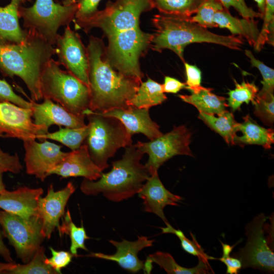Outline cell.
<instances>
[{"mask_svg": "<svg viewBox=\"0 0 274 274\" xmlns=\"http://www.w3.org/2000/svg\"><path fill=\"white\" fill-rule=\"evenodd\" d=\"M246 55L249 58L251 66L257 68L260 71L263 80L261 81L263 86L258 92L256 96L265 98L273 95L274 90V70L265 65L263 62L256 59L249 50H245Z\"/></svg>", "mask_w": 274, "mask_h": 274, "instance_id": "obj_35", "label": "cell"}, {"mask_svg": "<svg viewBox=\"0 0 274 274\" xmlns=\"http://www.w3.org/2000/svg\"><path fill=\"white\" fill-rule=\"evenodd\" d=\"M152 37L140 27L111 36L105 46L106 58L118 72L142 81L144 75L139 60L150 47Z\"/></svg>", "mask_w": 274, "mask_h": 274, "instance_id": "obj_9", "label": "cell"}, {"mask_svg": "<svg viewBox=\"0 0 274 274\" xmlns=\"http://www.w3.org/2000/svg\"><path fill=\"white\" fill-rule=\"evenodd\" d=\"M153 9L150 0L108 1L105 9L98 10L91 16L74 20L75 27L82 29L86 33L93 28H99L108 38L140 27L141 14Z\"/></svg>", "mask_w": 274, "mask_h": 274, "instance_id": "obj_7", "label": "cell"}, {"mask_svg": "<svg viewBox=\"0 0 274 274\" xmlns=\"http://www.w3.org/2000/svg\"><path fill=\"white\" fill-rule=\"evenodd\" d=\"M31 108L25 109L10 102H0V130L6 137L24 141L35 140L48 132L46 127L34 123Z\"/></svg>", "mask_w": 274, "mask_h": 274, "instance_id": "obj_14", "label": "cell"}, {"mask_svg": "<svg viewBox=\"0 0 274 274\" xmlns=\"http://www.w3.org/2000/svg\"><path fill=\"white\" fill-rule=\"evenodd\" d=\"M143 200L146 212L152 213L159 217L165 223L169 225L163 213L167 205L178 206L183 198L167 190L158 177V173L151 175L138 193Z\"/></svg>", "mask_w": 274, "mask_h": 274, "instance_id": "obj_19", "label": "cell"}, {"mask_svg": "<svg viewBox=\"0 0 274 274\" xmlns=\"http://www.w3.org/2000/svg\"><path fill=\"white\" fill-rule=\"evenodd\" d=\"M101 0H77L78 9L74 20H80L87 18L98 10V4Z\"/></svg>", "mask_w": 274, "mask_h": 274, "instance_id": "obj_44", "label": "cell"}, {"mask_svg": "<svg viewBox=\"0 0 274 274\" xmlns=\"http://www.w3.org/2000/svg\"><path fill=\"white\" fill-rule=\"evenodd\" d=\"M78 9L77 0H64L61 3L54 0H36L30 7L19 6L18 11L25 28L35 30L54 46L59 35L58 29L74 21Z\"/></svg>", "mask_w": 274, "mask_h": 274, "instance_id": "obj_8", "label": "cell"}, {"mask_svg": "<svg viewBox=\"0 0 274 274\" xmlns=\"http://www.w3.org/2000/svg\"><path fill=\"white\" fill-rule=\"evenodd\" d=\"M19 3L11 0L5 7L0 6L1 42L17 43L25 39L27 30H23L19 24Z\"/></svg>", "mask_w": 274, "mask_h": 274, "instance_id": "obj_24", "label": "cell"}, {"mask_svg": "<svg viewBox=\"0 0 274 274\" xmlns=\"http://www.w3.org/2000/svg\"><path fill=\"white\" fill-rule=\"evenodd\" d=\"M60 236L68 235L71 239L70 252L75 256H77V250L82 249L88 251L85 242L90 237L87 235L83 225L77 227L72 220L69 210L64 215L61 225L58 229Z\"/></svg>", "mask_w": 274, "mask_h": 274, "instance_id": "obj_32", "label": "cell"}, {"mask_svg": "<svg viewBox=\"0 0 274 274\" xmlns=\"http://www.w3.org/2000/svg\"><path fill=\"white\" fill-rule=\"evenodd\" d=\"M22 169V166L17 153L11 155L4 152L0 148V193L5 189L3 181V174L7 172L18 174Z\"/></svg>", "mask_w": 274, "mask_h": 274, "instance_id": "obj_38", "label": "cell"}, {"mask_svg": "<svg viewBox=\"0 0 274 274\" xmlns=\"http://www.w3.org/2000/svg\"><path fill=\"white\" fill-rule=\"evenodd\" d=\"M3 233L15 250L17 257L24 263L29 261L45 238L42 223L37 215L25 219L4 210L0 211Z\"/></svg>", "mask_w": 274, "mask_h": 274, "instance_id": "obj_10", "label": "cell"}, {"mask_svg": "<svg viewBox=\"0 0 274 274\" xmlns=\"http://www.w3.org/2000/svg\"><path fill=\"white\" fill-rule=\"evenodd\" d=\"M0 255L8 262H13L9 250L7 248L3 240L2 233L0 230Z\"/></svg>", "mask_w": 274, "mask_h": 274, "instance_id": "obj_47", "label": "cell"}, {"mask_svg": "<svg viewBox=\"0 0 274 274\" xmlns=\"http://www.w3.org/2000/svg\"><path fill=\"white\" fill-rule=\"evenodd\" d=\"M121 159L112 162V168L102 173L95 181L85 179L80 186L86 195H97L100 193L109 200L120 202L139 192L150 176L145 166L140 162L144 153L135 145L125 148Z\"/></svg>", "mask_w": 274, "mask_h": 274, "instance_id": "obj_4", "label": "cell"}, {"mask_svg": "<svg viewBox=\"0 0 274 274\" xmlns=\"http://www.w3.org/2000/svg\"><path fill=\"white\" fill-rule=\"evenodd\" d=\"M25 39L17 43L0 42V71L4 76H16L24 82L31 99H42L41 76L43 70L55 54V48L35 30L26 28Z\"/></svg>", "mask_w": 274, "mask_h": 274, "instance_id": "obj_2", "label": "cell"}, {"mask_svg": "<svg viewBox=\"0 0 274 274\" xmlns=\"http://www.w3.org/2000/svg\"><path fill=\"white\" fill-rule=\"evenodd\" d=\"M43 192L42 188L21 187L12 191L5 189L0 193V208L29 219L37 215L38 202Z\"/></svg>", "mask_w": 274, "mask_h": 274, "instance_id": "obj_21", "label": "cell"}, {"mask_svg": "<svg viewBox=\"0 0 274 274\" xmlns=\"http://www.w3.org/2000/svg\"><path fill=\"white\" fill-rule=\"evenodd\" d=\"M105 46L102 39L90 36L86 47L89 58V109L97 113L129 107L128 102L142 82L113 68L106 58Z\"/></svg>", "mask_w": 274, "mask_h": 274, "instance_id": "obj_1", "label": "cell"}, {"mask_svg": "<svg viewBox=\"0 0 274 274\" xmlns=\"http://www.w3.org/2000/svg\"><path fill=\"white\" fill-rule=\"evenodd\" d=\"M162 85V89L164 93H177L180 90L185 88V83H182L178 80L169 76L164 77V83Z\"/></svg>", "mask_w": 274, "mask_h": 274, "instance_id": "obj_45", "label": "cell"}, {"mask_svg": "<svg viewBox=\"0 0 274 274\" xmlns=\"http://www.w3.org/2000/svg\"><path fill=\"white\" fill-rule=\"evenodd\" d=\"M222 246L223 250V255L222 256H228L230 255V253L232 251V250L234 246L231 247L227 244H223L221 243Z\"/></svg>", "mask_w": 274, "mask_h": 274, "instance_id": "obj_50", "label": "cell"}, {"mask_svg": "<svg viewBox=\"0 0 274 274\" xmlns=\"http://www.w3.org/2000/svg\"><path fill=\"white\" fill-rule=\"evenodd\" d=\"M224 9L220 0H206L191 20L206 28L217 27L214 22L215 14Z\"/></svg>", "mask_w": 274, "mask_h": 274, "instance_id": "obj_36", "label": "cell"}, {"mask_svg": "<svg viewBox=\"0 0 274 274\" xmlns=\"http://www.w3.org/2000/svg\"><path fill=\"white\" fill-rule=\"evenodd\" d=\"M198 259V263L195 267L186 268L179 265L170 254L158 251L147 257L143 269L146 273H150L152 269V263L153 262L157 264L168 274L210 273L208 262L201 258Z\"/></svg>", "mask_w": 274, "mask_h": 274, "instance_id": "obj_25", "label": "cell"}, {"mask_svg": "<svg viewBox=\"0 0 274 274\" xmlns=\"http://www.w3.org/2000/svg\"><path fill=\"white\" fill-rule=\"evenodd\" d=\"M154 27L150 48L161 52L167 49L185 62L184 51L192 43H208L240 50L244 40L239 36H223L213 33L191 20V17L158 14L152 19Z\"/></svg>", "mask_w": 274, "mask_h": 274, "instance_id": "obj_3", "label": "cell"}, {"mask_svg": "<svg viewBox=\"0 0 274 274\" xmlns=\"http://www.w3.org/2000/svg\"><path fill=\"white\" fill-rule=\"evenodd\" d=\"M26 172L35 176L43 182L48 173L67 154L61 150V146L44 140L38 143L35 140L23 141Z\"/></svg>", "mask_w": 274, "mask_h": 274, "instance_id": "obj_15", "label": "cell"}, {"mask_svg": "<svg viewBox=\"0 0 274 274\" xmlns=\"http://www.w3.org/2000/svg\"><path fill=\"white\" fill-rule=\"evenodd\" d=\"M218 259L226 265V273L237 274L242 268V265L241 261L234 257H230L229 255L222 256V257Z\"/></svg>", "mask_w": 274, "mask_h": 274, "instance_id": "obj_46", "label": "cell"}, {"mask_svg": "<svg viewBox=\"0 0 274 274\" xmlns=\"http://www.w3.org/2000/svg\"><path fill=\"white\" fill-rule=\"evenodd\" d=\"M57 175L63 178L83 177L90 181L99 179L102 171L92 160L87 146L82 144L77 150L67 152L62 160L48 173V176Z\"/></svg>", "mask_w": 274, "mask_h": 274, "instance_id": "obj_17", "label": "cell"}, {"mask_svg": "<svg viewBox=\"0 0 274 274\" xmlns=\"http://www.w3.org/2000/svg\"><path fill=\"white\" fill-rule=\"evenodd\" d=\"M162 233H170L175 234L180 240L181 244L183 250L186 252L198 257L208 262L209 259H215L214 257H210L206 254L203 250L196 241L194 235L190 233L192 240L187 238L183 232L179 229L174 228L170 224L166 227L161 228Z\"/></svg>", "mask_w": 274, "mask_h": 274, "instance_id": "obj_37", "label": "cell"}, {"mask_svg": "<svg viewBox=\"0 0 274 274\" xmlns=\"http://www.w3.org/2000/svg\"><path fill=\"white\" fill-rule=\"evenodd\" d=\"M257 4L259 13L261 14L262 18H263L265 9V0H254Z\"/></svg>", "mask_w": 274, "mask_h": 274, "instance_id": "obj_49", "label": "cell"}, {"mask_svg": "<svg viewBox=\"0 0 274 274\" xmlns=\"http://www.w3.org/2000/svg\"><path fill=\"white\" fill-rule=\"evenodd\" d=\"M88 124L84 127L78 128L66 127L62 128L59 126L58 131L37 135V139L40 141L47 139L56 141L67 146L72 151H74L79 148L82 145L88 134Z\"/></svg>", "mask_w": 274, "mask_h": 274, "instance_id": "obj_30", "label": "cell"}, {"mask_svg": "<svg viewBox=\"0 0 274 274\" xmlns=\"http://www.w3.org/2000/svg\"><path fill=\"white\" fill-rule=\"evenodd\" d=\"M213 21L218 27L228 29L233 35L245 38L251 46L254 47L258 40L260 31L254 19H239L224 8L215 14Z\"/></svg>", "mask_w": 274, "mask_h": 274, "instance_id": "obj_23", "label": "cell"}, {"mask_svg": "<svg viewBox=\"0 0 274 274\" xmlns=\"http://www.w3.org/2000/svg\"><path fill=\"white\" fill-rule=\"evenodd\" d=\"M10 102L25 109L31 108V103L16 94L10 85L5 80L0 79V102Z\"/></svg>", "mask_w": 274, "mask_h": 274, "instance_id": "obj_40", "label": "cell"}, {"mask_svg": "<svg viewBox=\"0 0 274 274\" xmlns=\"http://www.w3.org/2000/svg\"><path fill=\"white\" fill-rule=\"evenodd\" d=\"M29 99L31 103L33 121L36 125L43 126L48 129L53 125L72 128H81L86 125L84 122L86 116L74 115L51 99L44 98L42 103Z\"/></svg>", "mask_w": 274, "mask_h": 274, "instance_id": "obj_18", "label": "cell"}, {"mask_svg": "<svg viewBox=\"0 0 274 274\" xmlns=\"http://www.w3.org/2000/svg\"><path fill=\"white\" fill-rule=\"evenodd\" d=\"M191 133L184 125L174 126L170 132L148 142H138L135 146L149 158L145 164L151 175L157 173L165 161L177 155L193 156L190 149Z\"/></svg>", "mask_w": 274, "mask_h": 274, "instance_id": "obj_11", "label": "cell"}, {"mask_svg": "<svg viewBox=\"0 0 274 274\" xmlns=\"http://www.w3.org/2000/svg\"><path fill=\"white\" fill-rule=\"evenodd\" d=\"M224 9L228 10L230 7H233L243 18L246 19L262 18L260 13L255 12L249 7L245 0H220Z\"/></svg>", "mask_w": 274, "mask_h": 274, "instance_id": "obj_42", "label": "cell"}, {"mask_svg": "<svg viewBox=\"0 0 274 274\" xmlns=\"http://www.w3.org/2000/svg\"><path fill=\"white\" fill-rule=\"evenodd\" d=\"M138 238L134 242L123 239L119 242L110 239L109 242L116 248L115 254L91 253L87 256L115 261L125 269L132 272H137L144 267V261L139 259L138 253L144 248L152 246L154 242L146 236H138Z\"/></svg>", "mask_w": 274, "mask_h": 274, "instance_id": "obj_20", "label": "cell"}, {"mask_svg": "<svg viewBox=\"0 0 274 274\" xmlns=\"http://www.w3.org/2000/svg\"><path fill=\"white\" fill-rule=\"evenodd\" d=\"M42 98L54 101L71 113L86 116L90 96L89 87L67 71L62 70L57 60L51 58L41 76Z\"/></svg>", "mask_w": 274, "mask_h": 274, "instance_id": "obj_5", "label": "cell"}, {"mask_svg": "<svg viewBox=\"0 0 274 274\" xmlns=\"http://www.w3.org/2000/svg\"><path fill=\"white\" fill-rule=\"evenodd\" d=\"M98 113L118 119L131 135L142 133L152 140L162 134L159 125L150 118L149 109L130 106L126 109H115Z\"/></svg>", "mask_w": 274, "mask_h": 274, "instance_id": "obj_22", "label": "cell"}, {"mask_svg": "<svg viewBox=\"0 0 274 274\" xmlns=\"http://www.w3.org/2000/svg\"><path fill=\"white\" fill-rule=\"evenodd\" d=\"M153 9L160 13L191 17L206 0H150Z\"/></svg>", "mask_w": 274, "mask_h": 274, "instance_id": "obj_31", "label": "cell"}, {"mask_svg": "<svg viewBox=\"0 0 274 274\" xmlns=\"http://www.w3.org/2000/svg\"><path fill=\"white\" fill-rule=\"evenodd\" d=\"M166 99L162 85L148 78L146 82H141L136 94L128 105L138 108L149 109L162 104Z\"/></svg>", "mask_w": 274, "mask_h": 274, "instance_id": "obj_29", "label": "cell"}, {"mask_svg": "<svg viewBox=\"0 0 274 274\" xmlns=\"http://www.w3.org/2000/svg\"><path fill=\"white\" fill-rule=\"evenodd\" d=\"M234 82L235 88L228 92L227 105L234 111L239 109L244 102L249 104L252 101L253 104L258 92V88L253 82L243 80L239 84L235 80Z\"/></svg>", "mask_w": 274, "mask_h": 274, "instance_id": "obj_34", "label": "cell"}, {"mask_svg": "<svg viewBox=\"0 0 274 274\" xmlns=\"http://www.w3.org/2000/svg\"><path fill=\"white\" fill-rule=\"evenodd\" d=\"M55 45L59 65L89 87L88 55L79 35L67 25L63 34L59 35Z\"/></svg>", "mask_w": 274, "mask_h": 274, "instance_id": "obj_13", "label": "cell"}, {"mask_svg": "<svg viewBox=\"0 0 274 274\" xmlns=\"http://www.w3.org/2000/svg\"><path fill=\"white\" fill-rule=\"evenodd\" d=\"M76 188L68 182L62 189L55 191L51 184L44 197H40L37 206V215L42 223V233L49 239L56 228L60 227L59 220L64 214L65 208Z\"/></svg>", "mask_w": 274, "mask_h": 274, "instance_id": "obj_16", "label": "cell"}, {"mask_svg": "<svg viewBox=\"0 0 274 274\" xmlns=\"http://www.w3.org/2000/svg\"><path fill=\"white\" fill-rule=\"evenodd\" d=\"M198 118L221 135L227 144L235 145L239 123L235 121L232 113L226 110L216 117L213 114L199 112Z\"/></svg>", "mask_w": 274, "mask_h": 274, "instance_id": "obj_28", "label": "cell"}, {"mask_svg": "<svg viewBox=\"0 0 274 274\" xmlns=\"http://www.w3.org/2000/svg\"><path fill=\"white\" fill-rule=\"evenodd\" d=\"M267 218L260 213L246 226V244L233 254V257L241 261L242 268L251 267L273 273L274 253L264 234L263 225Z\"/></svg>", "mask_w": 274, "mask_h": 274, "instance_id": "obj_12", "label": "cell"}, {"mask_svg": "<svg viewBox=\"0 0 274 274\" xmlns=\"http://www.w3.org/2000/svg\"><path fill=\"white\" fill-rule=\"evenodd\" d=\"M45 248L41 246L31 260L24 264H16L7 271L9 274H57L56 271L45 262Z\"/></svg>", "mask_w": 274, "mask_h": 274, "instance_id": "obj_33", "label": "cell"}, {"mask_svg": "<svg viewBox=\"0 0 274 274\" xmlns=\"http://www.w3.org/2000/svg\"><path fill=\"white\" fill-rule=\"evenodd\" d=\"M184 65L187 76L186 89L191 92L199 89L201 85V73L196 65H191L185 62Z\"/></svg>", "mask_w": 274, "mask_h": 274, "instance_id": "obj_43", "label": "cell"}, {"mask_svg": "<svg viewBox=\"0 0 274 274\" xmlns=\"http://www.w3.org/2000/svg\"><path fill=\"white\" fill-rule=\"evenodd\" d=\"M85 115L89 131L85 144L92 160L101 170L109 167L108 160L120 148L131 146V135L118 119L101 115L89 109Z\"/></svg>", "mask_w": 274, "mask_h": 274, "instance_id": "obj_6", "label": "cell"}, {"mask_svg": "<svg viewBox=\"0 0 274 274\" xmlns=\"http://www.w3.org/2000/svg\"><path fill=\"white\" fill-rule=\"evenodd\" d=\"M244 122L238 123V131L243 135L236 136L235 144H256L265 149L271 148L274 142V132L271 128H265L259 125L249 115L243 117Z\"/></svg>", "mask_w": 274, "mask_h": 274, "instance_id": "obj_27", "label": "cell"}, {"mask_svg": "<svg viewBox=\"0 0 274 274\" xmlns=\"http://www.w3.org/2000/svg\"><path fill=\"white\" fill-rule=\"evenodd\" d=\"M52 253L50 258H45V262L53 268L57 273H61V269L66 267L72 261L74 255L71 253L64 251H56L50 247Z\"/></svg>", "mask_w": 274, "mask_h": 274, "instance_id": "obj_41", "label": "cell"}, {"mask_svg": "<svg viewBox=\"0 0 274 274\" xmlns=\"http://www.w3.org/2000/svg\"><path fill=\"white\" fill-rule=\"evenodd\" d=\"M253 104L254 114L265 124H272L274 121V96L262 98L256 97Z\"/></svg>", "mask_w": 274, "mask_h": 274, "instance_id": "obj_39", "label": "cell"}, {"mask_svg": "<svg viewBox=\"0 0 274 274\" xmlns=\"http://www.w3.org/2000/svg\"><path fill=\"white\" fill-rule=\"evenodd\" d=\"M4 136H5V135L3 134V132L0 130V137Z\"/></svg>", "mask_w": 274, "mask_h": 274, "instance_id": "obj_52", "label": "cell"}, {"mask_svg": "<svg viewBox=\"0 0 274 274\" xmlns=\"http://www.w3.org/2000/svg\"><path fill=\"white\" fill-rule=\"evenodd\" d=\"M16 263L11 262L8 263L0 262V273H6V272L13 268Z\"/></svg>", "mask_w": 274, "mask_h": 274, "instance_id": "obj_48", "label": "cell"}, {"mask_svg": "<svg viewBox=\"0 0 274 274\" xmlns=\"http://www.w3.org/2000/svg\"><path fill=\"white\" fill-rule=\"evenodd\" d=\"M212 89L201 86L192 91L190 95L180 94L178 96L183 101L194 106L199 112L209 114L220 115L225 112L228 106L226 98L212 92Z\"/></svg>", "mask_w": 274, "mask_h": 274, "instance_id": "obj_26", "label": "cell"}, {"mask_svg": "<svg viewBox=\"0 0 274 274\" xmlns=\"http://www.w3.org/2000/svg\"><path fill=\"white\" fill-rule=\"evenodd\" d=\"M12 1H16V2H17L19 3H24L25 1H30V0H12Z\"/></svg>", "mask_w": 274, "mask_h": 274, "instance_id": "obj_51", "label": "cell"}]
</instances>
